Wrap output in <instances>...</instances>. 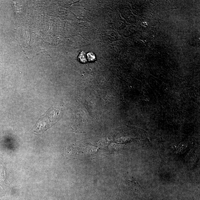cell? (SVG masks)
Listing matches in <instances>:
<instances>
[{"label": "cell", "instance_id": "obj_1", "mask_svg": "<svg viewBox=\"0 0 200 200\" xmlns=\"http://www.w3.org/2000/svg\"><path fill=\"white\" fill-rule=\"evenodd\" d=\"M61 110L58 107L53 106L43 115L41 116L34 126L33 132L40 135L57 123L61 116Z\"/></svg>", "mask_w": 200, "mask_h": 200}, {"label": "cell", "instance_id": "obj_2", "mask_svg": "<svg viewBox=\"0 0 200 200\" xmlns=\"http://www.w3.org/2000/svg\"><path fill=\"white\" fill-rule=\"evenodd\" d=\"M78 59L82 63H86L87 61L86 58V54L85 52H82L79 57Z\"/></svg>", "mask_w": 200, "mask_h": 200}, {"label": "cell", "instance_id": "obj_3", "mask_svg": "<svg viewBox=\"0 0 200 200\" xmlns=\"http://www.w3.org/2000/svg\"><path fill=\"white\" fill-rule=\"evenodd\" d=\"M87 57L89 61H94L95 60V56L92 52H89L87 54Z\"/></svg>", "mask_w": 200, "mask_h": 200}]
</instances>
